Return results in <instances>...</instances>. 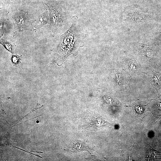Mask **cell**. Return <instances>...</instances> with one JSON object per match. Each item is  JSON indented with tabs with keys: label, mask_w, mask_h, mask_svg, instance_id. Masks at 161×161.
<instances>
[{
	"label": "cell",
	"mask_w": 161,
	"mask_h": 161,
	"mask_svg": "<svg viewBox=\"0 0 161 161\" xmlns=\"http://www.w3.org/2000/svg\"><path fill=\"white\" fill-rule=\"evenodd\" d=\"M76 18L71 27L60 36L55 51L54 60L64 61L71 54L76 55L84 45L85 34L82 33L76 25Z\"/></svg>",
	"instance_id": "obj_1"
},
{
	"label": "cell",
	"mask_w": 161,
	"mask_h": 161,
	"mask_svg": "<svg viewBox=\"0 0 161 161\" xmlns=\"http://www.w3.org/2000/svg\"><path fill=\"white\" fill-rule=\"evenodd\" d=\"M28 12L21 10L17 12L12 17L13 24V32L16 35L18 32L24 31H32V24L36 20H32L29 17Z\"/></svg>",
	"instance_id": "obj_2"
},
{
	"label": "cell",
	"mask_w": 161,
	"mask_h": 161,
	"mask_svg": "<svg viewBox=\"0 0 161 161\" xmlns=\"http://www.w3.org/2000/svg\"><path fill=\"white\" fill-rule=\"evenodd\" d=\"M47 5L50 10V23L49 28L54 36L58 29L66 24V16L59 7L53 4Z\"/></svg>",
	"instance_id": "obj_3"
},
{
	"label": "cell",
	"mask_w": 161,
	"mask_h": 161,
	"mask_svg": "<svg viewBox=\"0 0 161 161\" xmlns=\"http://www.w3.org/2000/svg\"><path fill=\"white\" fill-rule=\"evenodd\" d=\"M92 149L85 143L80 140H75L70 143L66 151L71 152H77L83 151H89L92 150Z\"/></svg>",
	"instance_id": "obj_4"
},
{
	"label": "cell",
	"mask_w": 161,
	"mask_h": 161,
	"mask_svg": "<svg viewBox=\"0 0 161 161\" xmlns=\"http://www.w3.org/2000/svg\"><path fill=\"white\" fill-rule=\"evenodd\" d=\"M150 80L159 97L161 95V71L155 70L152 72Z\"/></svg>",
	"instance_id": "obj_5"
},
{
	"label": "cell",
	"mask_w": 161,
	"mask_h": 161,
	"mask_svg": "<svg viewBox=\"0 0 161 161\" xmlns=\"http://www.w3.org/2000/svg\"><path fill=\"white\" fill-rule=\"evenodd\" d=\"M36 21V22L35 27L36 29L42 27L46 24H50V18L47 10H46L39 15Z\"/></svg>",
	"instance_id": "obj_6"
},
{
	"label": "cell",
	"mask_w": 161,
	"mask_h": 161,
	"mask_svg": "<svg viewBox=\"0 0 161 161\" xmlns=\"http://www.w3.org/2000/svg\"><path fill=\"white\" fill-rule=\"evenodd\" d=\"M147 155L148 160H153L161 158V153L151 148L148 149Z\"/></svg>",
	"instance_id": "obj_7"
},
{
	"label": "cell",
	"mask_w": 161,
	"mask_h": 161,
	"mask_svg": "<svg viewBox=\"0 0 161 161\" xmlns=\"http://www.w3.org/2000/svg\"><path fill=\"white\" fill-rule=\"evenodd\" d=\"M0 44L12 54L14 53V49L16 47L14 43L2 38L0 40Z\"/></svg>",
	"instance_id": "obj_8"
},
{
	"label": "cell",
	"mask_w": 161,
	"mask_h": 161,
	"mask_svg": "<svg viewBox=\"0 0 161 161\" xmlns=\"http://www.w3.org/2000/svg\"><path fill=\"white\" fill-rule=\"evenodd\" d=\"M153 108L157 114L161 113V101L156 100L154 101Z\"/></svg>",
	"instance_id": "obj_9"
},
{
	"label": "cell",
	"mask_w": 161,
	"mask_h": 161,
	"mask_svg": "<svg viewBox=\"0 0 161 161\" xmlns=\"http://www.w3.org/2000/svg\"><path fill=\"white\" fill-rule=\"evenodd\" d=\"M21 56L18 55H12L11 58V61L14 66H17L21 63Z\"/></svg>",
	"instance_id": "obj_10"
},
{
	"label": "cell",
	"mask_w": 161,
	"mask_h": 161,
	"mask_svg": "<svg viewBox=\"0 0 161 161\" xmlns=\"http://www.w3.org/2000/svg\"><path fill=\"white\" fill-rule=\"evenodd\" d=\"M40 105H41V104L40 103V101L39 100H38V101H37V104L36 105V106L31 111H30L29 113H28L24 117H23L21 120H19V121H18V122L17 123H16L14 125H15L16 124H17V123H18L23 118H24V117H25L27 116V115L28 114H29L31 113H32V112L35 111L36 110H37V109H40V108H41V107H42L43 106V105L40 106Z\"/></svg>",
	"instance_id": "obj_11"
},
{
	"label": "cell",
	"mask_w": 161,
	"mask_h": 161,
	"mask_svg": "<svg viewBox=\"0 0 161 161\" xmlns=\"http://www.w3.org/2000/svg\"><path fill=\"white\" fill-rule=\"evenodd\" d=\"M5 19L0 18V38H1L4 34V28Z\"/></svg>",
	"instance_id": "obj_12"
},
{
	"label": "cell",
	"mask_w": 161,
	"mask_h": 161,
	"mask_svg": "<svg viewBox=\"0 0 161 161\" xmlns=\"http://www.w3.org/2000/svg\"><path fill=\"white\" fill-rule=\"evenodd\" d=\"M136 112L139 114H141L143 112L144 109L143 107L141 105H137L135 107Z\"/></svg>",
	"instance_id": "obj_13"
},
{
	"label": "cell",
	"mask_w": 161,
	"mask_h": 161,
	"mask_svg": "<svg viewBox=\"0 0 161 161\" xmlns=\"http://www.w3.org/2000/svg\"><path fill=\"white\" fill-rule=\"evenodd\" d=\"M13 147H14V148H17L18 149H20L21 150H22L24 152H27V153H30V154H33L34 155H35V156L37 157H39V158H43V157H41L39 155H37V154H34L33 153H30L29 151H28L27 150V151H26V150H23L22 149H21L20 148H18V147H16V146H13Z\"/></svg>",
	"instance_id": "obj_14"
},
{
	"label": "cell",
	"mask_w": 161,
	"mask_h": 161,
	"mask_svg": "<svg viewBox=\"0 0 161 161\" xmlns=\"http://www.w3.org/2000/svg\"><path fill=\"white\" fill-rule=\"evenodd\" d=\"M31 151V152H37V153H39V154H41V153H44V152H41V151Z\"/></svg>",
	"instance_id": "obj_15"
},
{
	"label": "cell",
	"mask_w": 161,
	"mask_h": 161,
	"mask_svg": "<svg viewBox=\"0 0 161 161\" xmlns=\"http://www.w3.org/2000/svg\"><path fill=\"white\" fill-rule=\"evenodd\" d=\"M160 124L161 125V117L160 119Z\"/></svg>",
	"instance_id": "obj_16"
}]
</instances>
